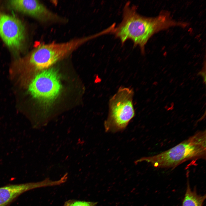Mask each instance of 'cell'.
I'll use <instances>...</instances> for the list:
<instances>
[{
  "label": "cell",
  "mask_w": 206,
  "mask_h": 206,
  "mask_svg": "<svg viewBox=\"0 0 206 206\" xmlns=\"http://www.w3.org/2000/svg\"><path fill=\"white\" fill-rule=\"evenodd\" d=\"M134 95L132 89L121 87L110 98L108 115L104 123L106 132L116 133L123 130L134 116Z\"/></svg>",
  "instance_id": "277c9868"
},
{
  "label": "cell",
  "mask_w": 206,
  "mask_h": 206,
  "mask_svg": "<svg viewBox=\"0 0 206 206\" xmlns=\"http://www.w3.org/2000/svg\"><path fill=\"white\" fill-rule=\"evenodd\" d=\"M61 89L59 76L53 68L47 69L37 74L30 82L28 90L35 98L46 102L52 101Z\"/></svg>",
  "instance_id": "5b68a950"
},
{
  "label": "cell",
  "mask_w": 206,
  "mask_h": 206,
  "mask_svg": "<svg viewBox=\"0 0 206 206\" xmlns=\"http://www.w3.org/2000/svg\"><path fill=\"white\" fill-rule=\"evenodd\" d=\"M92 39L91 35L74 38L64 42L41 44L30 54L29 65L35 70L47 69Z\"/></svg>",
  "instance_id": "3957f363"
},
{
  "label": "cell",
  "mask_w": 206,
  "mask_h": 206,
  "mask_svg": "<svg viewBox=\"0 0 206 206\" xmlns=\"http://www.w3.org/2000/svg\"><path fill=\"white\" fill-rule=\"evenodd\" d=\"M136 7L130 6L127 2L123 9L122 19L116 27L108 28V33L114 34L122 44L128 39L133 42L134 46H138L142 54L145 52V46L149 39L154 34L163 30L175 26L180 23L172 18L169 13L162 11L157 16L146 17L138 14Z\"/></svg>",
  "instance_id": "6da1fadb"
},
{
  "label": "cell",
  "mask_w": 206,
  "mask_h": 206,
  "mask_svg": "<svg viewBox=\"0 0 206 206\" xmlns=\"http://www.w3.org/2000/svg\"><path fill=\"white\" fill-rule=\"evenodd\" d=\"M49 178L36 182L7 185L0 187V206H5L21 194L26 191L42 187L52 186Z\"/></svg>",
  "instance_id": "ba28073f"
},
{
  "label": "cell",
  "mask_w": 206,
  "mask_h": 206,
  "mask_svg": "<svg viewBox=\"0 0 206 206\" xmlns=\"http://www.w3.org/2000/svg\"><path fill=\"white\" fill-rule=\"evenodd\" d=\"M206 130L199 131L174 146L155 155L135 161L148 163L154 167L174 168L186 161L205 159Z\"/></svg>",
  "instance_id": "7a4b0ae2"
},
{
  "label": "cell",
  "mask_w": 206,
  "mask_h": 206,
  "mask_svg": "<svg viewBox=\"0 0 206 206\" xmlns=\"http://www.w3.org/2000/svg\"><path fill=\"white\" fill-rule=\"evenodd\" d=\"M199 75L202 76L203 78L204 82L205 83L206 82V72L205 70H202L200 71L198 74Z\"/></svg>",
  "instance_id": "8fae6325"
},
{
  "label": "cell",
  "mask_w": 206,
  "mask_h": 206,
  "mask_svg": "<svg viewBox=\"0 0 206 206\" xmlns=\"http://www.w3.org/2000/svg\"><path fill=\"white\" fill-rule=\"evenodd\" d=\"M14 10L25 13L45 23H64L66 18L55 13L39 1L12 0L9 1Z\"/></svg>",
  "instance_id": "8992f818"
},
{
  "label": "cell",
  "mask_w": 206,
  "mask_h": 206,
  "mask_svg": "<svg viewBox=\"0 0 206 206\" xmlns=\"http://www.w3.org/2000/svg\"><path fill=\"white\" fill-rule=\"evenodd\" d=\"M205 198V195H198L195 189L192 190L188 181L182 206H202Z\"/></svg>",
  "instance_id": "9c48e42d"
},
{
  "label": "cell",
  "mask_w": 206,
  "mask_h": 206,
  "mask_svg": "<svg viewBox=\"0 0 206 206\" xmlns=\"http://www.w3.org/2000/svg\"><path fill=\"white\" fill-rule=\"evenodd\" d=\"M97 203L96 202L72 199L65 202L64 206H96Z\"/></svg>",
  "instance_id": "30bf717a"
},
{
  "label": "cell",
  "mask_w": 206,
  "mask_h": 206,
  "mask_svg": "<svg viewBox=\"0 0 206 206\" xmlns=\"http://www.w3.org/2000/svg\"><path fill=\"white\" fill-rule=\"evenodd\" d=\"M0 36L9 48L19 49L25 37V27L22 22L13 16L0 14Z\"/></svg>",
  "instance_id": "52a82bcc"
}]
</instances>
